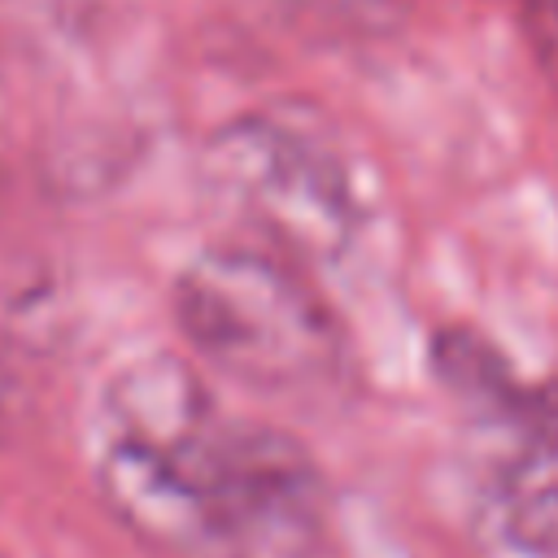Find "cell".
I'll return each mask as SVG.
<instances>
[{
	"mask_svg": "<svg viewBox=\"0 0 558 558\" xmlns=\"http://www.w3.org/2000/svg\"><path fill=\"white\" fill-rule=\"evenodd\" d=\"M96 484L113 519L161 558H314L323 480L270 423L218 414L174 357L113 379Z\"/></svg>",
	"mask_w": 558,
	"mask_h": 558,
	"instance_id": "cell-1",
	"label": "cell"
},
{
	"mask_svg": "<svg viewBox=\"0 0 558 558\" xmlns=\"http://www.w3.org/2000/svg\"><path fill=\"white\" fill-rule=\"evenodd\" d=\"M174 318L222 375L270 397H310L344 375V336L323 296L257 248H205L174 283Z\"/></svg>",
	"mask_w": 558,
	"mask_h": 558,
	"instance_id": "cell-2",
	"label": "cell"
},
{
	"mask_svg": "<svg viewBox=\"0 0 558 558\" xmlns=\"http://www.w3.org/2000/svg\"><path fill=\"white\" fill-rule=\"evenodd\" d=\"M436 362L480 418L475 506L484 532L519 558H558V375L519 384L466 331H449Z\"/></svg>",
	"mask_w": 558,
	"mask_h": 558,
	"instance_id": "cell-3",
	"label": "cell"
},
{
	"mask_svg": "<svg viewBox=\"0 0 558 558\" xmlns=\"http://www.w3.org/2000/svg\"><path fill=\"white\" fill-rule=\"evenodd\" d=\"M205 179L222 205L301 262H331L357 235L344 161L279 118H235L205 144Z\"/></svg>",
	"mask_w": 558,
	"mask_h": 558,
	"instance_id": "cell-4",
	"label": "cell"
},
{
	"mask_svg": "<svg viewBox=\"0 0 558 558\" xmlns=\"http://www.w3.org/2000/svg\"><path fill=\"white\" fill-rule=\"evenodd\" d=\"M519 26H523L541 70L549 74V83L558 92V0H523Z\"/></svg>",
	"mask_w": 558,
	"mask_h": 558,
	"instance_id": "cell-5",
	"label": "cell"
},
{
	"mask_svg": "<svg viewBox=\"0 0 558 558\" xmlns=\"http://www.w3.org/2000/svg\"><path fill=\"white\" fill-rule=\"evenodd\" d=\"M26 414V379L17 371L13 344L0 336V427H13Z\"/></svg>",
	"mask_w": 558,
	"mask_h": 558,
	"instance_id": "cell-6",
	"label": "cell"
},
{
	"mask_svg": "<svg viewBox=\"0 0 558 558\" xmlns=\"http://www.w3.org/2000/svg\"><path fill=\"white\" fill-rule=\"evenodd\" d=\"M296 4L340 22H384L401 9V0H296Z\"/></svg>",
	"mask_w": 558,
	"mask_h": 558,
	"instance_id": "cell-7",
	"label": "cell"
}]
</instances>
